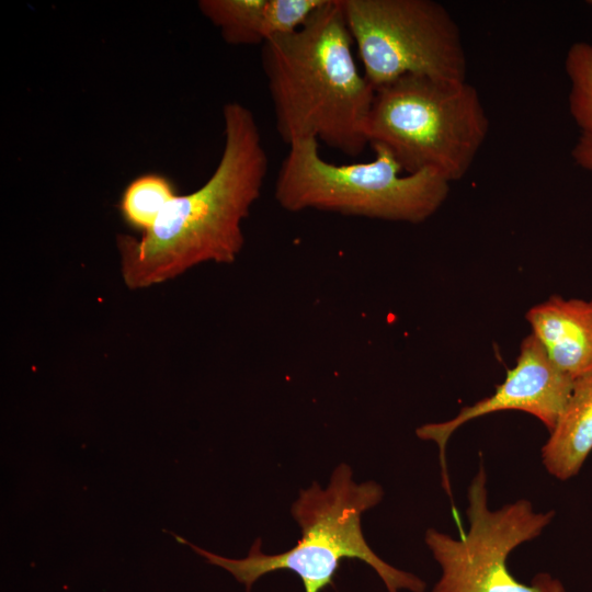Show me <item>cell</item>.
I'll list each match as a JSON object with an SVG mask.
<instances>
[{
  "label": "cell",
  "mask_w": 592,
  "mask_h": 592,
  "mask_svg": "<svg viewBox=\"0 0 592 592\" xmlns=\"http://www.w3.org/2000/svg\"><path fill=\"white\" fill-rule=\"evenodd\" d=\"M588 4L592 5V0H589V1H588Z\"/></svg>",
  "instance_id": "15"
},
{
  "label": "cell",
  "mask_w": 592,
  "mask_h": 592,
  "mask_svg": "<svg viewBox=\"0 0 592 592\" xmlns=\"http://www.w3.org/2000/svg\"><path fill=\"white\" fill-rule=\"evenodd\" d=\"M489 132L475 87L403 76L375 91L366 137L406 173L432 171L448 183L470 169Z\"/></svg>",
  "instance_id": "4"
},
{
  "label": "cell",
  "mask_w": 592,
  "mask_h": 592,
  "mask_svg": "<svg viewBox=\"0 0 592 592\" xmlns=\"http://www.w3.org/2000/svg\"><path fill=\"white\" fill-rule=\"evenodd\" d=\"M383 496L378 483H356L350 467L339 465L326 488L314 482L300 491L292 514L301 528V538L293 548L275 555L264 554L261 539H257L246 558L232 559L205 550L174 533L170 534L178 543L192 547L208 563L230 572L244 584L247 592L261 577L278 570L297 574L305 592H321L332 583L345 558L358 559L372 567L388 592H424L422 579L387 563L368 546L363 535L361 516L379 503Z\"/></svg>",
  "instance_id": "3"
},
{
  "label": "cell",
  "mask_w": 592,
  "mask_h": 592,
  "mask_svg": "<svg viewBox=\"0 0 592 592\" xmlns=\"http://www.w3.org/2000/svg\"><path fill=\"white\" fill-rule=\"evenodd\" d=\"M223 117L224 149L208 180L174 196L140 238L117 236L128 288L164 283L204 262L231 263L242 250V221L260 197L269 159L251 110L229 102Z\"/></svg>",
  "instance_id": "1"
},
{
  "label": "cell",
  "mask_w": 592,
  "mask_h": 592,
  "mask_svg": "<svg viewBox=\"0 0 592 592\" xmlns=\"http://www.w3.org/2000/svg\"><path fill=\"white\" fill-rule=\"evenodd\" d=\"M325 0H201V12L232 45H263L300 29Z\"/></svg>",
  "instance_id": "10"
},
{
  "label": "cell",
  "mask_w": 592,
  "mask_h": 592,
  "mask_svg": "<svg viewBox=\"0 0 592 592\" xmlns=\"http://www.w3.org/2000/svg\"><path fill=\"white\" fill-rule=\"evenodd\" d=\"M571 157L576 164L592 172V134H583L571 150Z\"/></svg>",
  "instance_id": "14"
},
{
  "label": "cell",
  "mask_w": 592,
  "mask_h": 592,
  "mask_svg": "<svg viewBox=\"0 0 592 592\" xmlns=\"http://www.w3.org/2000/svg\"><path fill=\"white\" fill-rule=\"evenodd\" d=\"M466 514L469 528L460 538L430 528L425 543L441 567L431 592H566L561 581L540 572L530 584L509 571V555L539 536L555 517V511L536 512L526 499L488 506L487 475L482 463L473 478Z\"/></svg>",
  "instance_id": "7"
},
{
  "label": "cell",
  "mask_w": 592,
  "mask_h": 592,
  "mask_svg": "<svg viewBox=\"0 0 592 592\" xmlns=\"http://www.w3.org/2000/svg\"><path fill=\"white\" fill-rule=\"evenodd\" d=\"M369 162L334 164L319 153L316 139L288 145L274 196L286 210L319 209L350 216L419 224L444 203L449 183L432 171L401 174L384 148Z\"/></svg>",
  "instance_id": "5"
},
{
  "label": "cell",
  "mask_w": 592,
  "mask_h": 592,
  "mask_svg": "<svg viewBox=\"0 0 592 592\" xmlns=\"http://www.w3.org/2000/svg\"><path fill=\"white\" fill-rule=\"evenodd\" d=\"M542 447V462L565 481L579 474L592 451V373L573 380L567 403Z\"/></svg>",
  "instance_id": "11"
},
{
  "label": "cell",
  "mask_w": 592,
  "mask_h": 592,
  "mask_svg": "<svg viewBox=\"0 0 592 592\" xmlns=\"http://www.w3.org/2000/svg\"><path fill=\"white\" fill-rule=\"evenodd\" d=\"M174 196L175 187L170 179L159 173H146L126 186L119 212L129 227L145 232Z\"/></svg>",
  "instance_id": "12"
},
{
  "label": "cell",
  "mask_w": 592,
  "mask_h": 592,
  "mask_svg": "<svg viewBox=\"0 0 592 592\" xmlns=\"http://www.w3.org/2000/svg\"><path fill=\"white\" fill-rule=\"evenodd\" d=\"M353 46L341 0H325L300 29L262 45L275 127L287 146L316 139L355 158L368 145L375 89Z\"/></svg>",
  "instance_id": "2"
},
{
  "label": "cell",
  "mask_w": 592,
  "mask_h": 592,
  "mask_svg": "<svg viewBox=\"0 0 592 592\" xmlns=\"http://www.w3.org/2000/svg\"><path fill=\"white\" fill-rule=\"evenodd\" d=\"M548 358L576 379L592 373V299L554 295L525 314Z\"/></svg>",
  "instance_id": "9"
},
{
  "label": "cell",
  "mask_w": 592,
  "mask_h": 592,
  "mask_svg": "<svg viewBox=\"0 0 592 592\" xmlns=\"http://www.w3.org/2000/svg\"><path fill=\"white\" fill-rule=\"evenodd\" d=\"M346 25L375 91L403 76L466 81L459 27L432 0H341Z\"/></svg>",
  "instance_id": "6"
},
{
  "label": "cell",
  "mask_w": 592,
  "mask_h": 592,
  "mask_svg": "<svg viewBox=\"0 0 592 592\" xmlns=\"http://www.w3.org/2000/svg\"><path fill=\"white\" fill-rule=\"evenodd\" d=\"M569 113L583 134H592V44L577 42L567 52Z\"/></svg>",
  "instance_id": "13"
},
{
  "label": "cell",
  "mask_w": 592,
  "mask_h": 592,
  "mask_svg": "<svg viewBox=\"0 0 592 592\" xmlns=\"http://www.w3.org/2000/svg\"><path fill=\"white\" fill-rule=\"evenodd\" d=\"M573 378L548 358L539 341L531 333L521 343L515 366L508 371L496 391L471 406L460 409L452 419L432 422L417 429L421 440L439 447L442 485L452 498L446 466V445L452 434L468 421L504 410H519L537 418L550 432L570 396Z\"/></svg>",
  "instance_id": "8"
}]
</instances>
